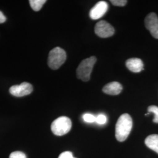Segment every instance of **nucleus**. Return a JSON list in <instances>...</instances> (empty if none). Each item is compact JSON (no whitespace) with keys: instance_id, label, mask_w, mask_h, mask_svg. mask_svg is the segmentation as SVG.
<instances>
[{"instance_id":"obj_17","label":"nucleus","mask_w":158,"mask_h":158,"mask_svg":"<svg viewBox=\"0 0 158 158\" xmlns=\"http://www.w3.org/2000/svg\"><path fill=\"white\" fill-rule=\"evenodd\" d=\"M110 2L114 6H124L127 3V1L126 0H111Z\"/></svg>"},{"instance_id":"obj_2","label":"nucleus","mask_w":158,"mask_h":158,"mask_svg":"<svg viewBox=\"0 0 158 158\" xmlns=\"http://www.w3.org/2000/svg\"><path fill=\"white\" fill-rule=\"evenodd\" d=\"M96 61L97 58L95 56H91L82 60L76 70L77 77L85 82L88 81L90 79V74Z\"/></svg>"},{"instance_id":"obj_7","label":"nucleus","mask_w":158,"mask_h":158,"mask_svg":"<svg viewBox=\"0 0 158 158\" xmlns=\"http://www.w3.org/2000/svg\"><path fill=\"white\" fill-rule=\"evenodd\" d=\"M145 25L147 29L156 39H158V17L157 15L151 12L145 19Z\"/></svg>"},{"instance_id":"obj_8","label":"nucleus","mask_w":158,"mask_h":158,"mask_svg":"<svg viewBox=\"0 0 158 158\" xmlns=\"http://www.w3.org/2000/svg\"><path fill=\"white\" fill-rule=\"evenodd\" d=\"M108 9V5L106 1H99L91 9L89 15L92 19H98L106 13Z\"/></svg>"},{"instance_id":"obj_19","label":"nucleus","mask_w":158,"mask_h":158,"mask_svg":"<svg viewBox=\"0 0 158 158\" xmlns=\"http://www.w3.org/2000/svg\"><path fill=\"white\" fill-rule=\"evenodd\" d=\"M6 16L4 15V14L2 12L0 11V23H5L6 21Z\"/></svg>"},{"instance_id":"obj_15","label":"nucleus","mask_w":158,"mask_h":158,"mask_svg":"<svg viewBox=\"0 0 158 158\" xmlns=\"http://www.w3.org/2000/svg\"><path fill=\"white\" fill-rule=\"evenodd\" d=\"M96 122L99 124H104L107 122V117L103 114H99L96 117Z\"/></svg>"},{"instance_id":"obj_18","label":"nucleus","mask_w":158,"mask_h":158,"mask_svg":"<svg viewBox=\"0 0 158 158\" xmlns=\"http://www.w3.org/2000/svg\"><path fill=\"white\" fill-rule=\"evenodd\" d=\"M58 158H74L73 153L69 151H66L62 153Z\"/></svg>"},{"instance_id":"obj_12","label":"nucleus","mask_w":158,"mask_h":158,"mask_svg":"<svg viewBox=\"0 0 158 158\" xmlns=\"http://www.w3.org/2000/svg\"><path fill=\"white\" fill-rule=\"evenodd\" d=\"M29 4L32 9L35 11H39L44 4L46 2V0H30L29 1Z\"/></svg>"},{"instance_id":"obj_6","label":"nucleus","mask_w":158,"mask_h":158,"mask_svg":"<svg viewBox=\"0 0 158 158\" xmlns=\"http://www.w3.org/2000/svg\"><path fill=\"white\" fill-rule=\"evenodd\" d=\"M9 91L12 96L21 97L32 93L33 87L32 85L28 82H23L21 85H12Z\"/></svg>"},{"instance_id":"obj_14","label":"nucleus","mask_w":158,"mask_h":158,"mask_svg":"<svg viewBox=\"0 0 158 158\" xmlns=\"http://www.w3.org/2000/svg\"><path fill=\"white\" fill-rule=\"evenodd\" d=\"M83 117L85 121L87 123H91L96 122V117L90 114H85Z\"/></svg>"},{"instance_id":"obj_9","label":"nucleus","mask_w":158,"mask_h":158,"mask_svg":"<svg viewBox=\"0 0 158 158\" xmlns=\"http://www.w3.org/2000/svg\"><path fill=\"white\" fill-rule=\"evenodd\" d=\"M126 66L131 72L139 73L143 70V63L139 58H131L126 61Z\"/></svg>"},{"instance_id":"obj_10","label":"nucleus","mask_w":158,"mask_h":158,"mask_svg":"<svg viewBox=\"0 0 158 158\" xmlns=\"http://www.w3.org/2000/svg\"><path fill=\"white\" fill-rule=\"evenodd\" d=\"M122 90V85L117 81H113L106 85L102 89V91L109 95L116 96L119 94Z\"/></svg>"},{"instance_id":"obj_1","label":"nucleus","mask_w":158,"mask_h":158,"mask_svg":"<svg viewBox=\"0 0 158 158\" xmlns=\"http://www.w3.org/2000/svg\"><path fill=\"white\" fill-rule=\"evenodd\" d=\"M132 128V119L128 114H124L119 118L115 126V137L117 141H125Z\"/></svg>"},{"instance_id":"obj_4","label":"nucleus","mask_w":158,"mask_h":158,"mask_svg":"<svg viewBox=\"0 0 158 158\" xmlns=\"http://www.w3.org/2000/svg\"><path fill=\"white\" fill-rule=\"evenodd\" d=\"M72 128L70 119L65 116L56 119L51 125L52 132L57 136H62L68 134Z\"/></svg>"},{"instance_id":"obj_16","label":"nucleus","mask_w":158,"mask_h":158,"mask_svg":"<svg viewBox=\"0 0 158 158\" xmlns=\"http://www.w3.org/2000/svg\"><path fill=\"white\" fill-rule=\"evenodd\" d=\"M9 158H27V156L24 153L20 151H16L12 152Z\"/></svg>"},{"instance_id":"obj_3","label":"nucleus","mask_w":158,"mask_h":158,"mask_svg":"<svg viewBox=\"0 0 158 158\" xmlns=\"http://www.w3.org/2000/svg\"><path fill=\"white\" fill-rule=\"evenodd\" d=\"M66 60V52L62 48L56 47L50 51L48 56V64L49 68L52 69L57 70L65 62Z\"/></svg>"},{"instance_id":"obj_11","label":"nucleus","mask_w":158,"mask_h":158,"mask_svg":"<svg viewBox=\"0 0 158 158\" xmlns=\"http://www.w3.org/2000/svg\"><path fill=\"white\" fill-rule=\"evenodd\" d=\"M145 145L149 149L158 153V135L152 134L148 136L145 141Z\"/></svg>"},{"instance_id":"obj_13","label":"nucleus","mask_w":158,"mask_h":158,"mask_svg":"<svg viewBox=\"0 0 158 158\" xmlns=\"http://www.w3.org/2000/svg\"><path fill=\"white\" fill-rule=\"evenodd\" d=\"M148 111L149 113H153L154 118L153 121L155 123L158 124V107L156 106H151L148 108Z\"/></svg>"},{"instance_id":"obj_5","label":"nucleus","mask_w":158,"mask_h":158,"mask_svg":"<svg viewBox=\"0 0 158 158\" xmlns=\"http://www.w3.org/2000/svg\"><path fill=\"white\" fill-rule=\"evenodd\" d=\"M94 31L97 36L104 38L112 36L115 32L113 26L106 21H100L97 23Z\"/></svg>"}]
</instances>
